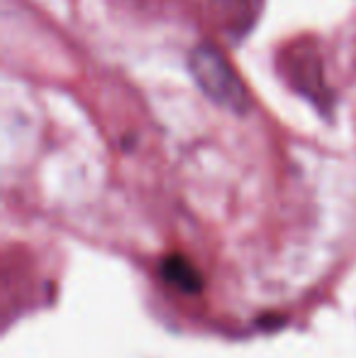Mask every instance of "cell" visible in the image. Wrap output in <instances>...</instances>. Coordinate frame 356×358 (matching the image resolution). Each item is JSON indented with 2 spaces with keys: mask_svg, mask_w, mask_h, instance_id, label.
I'll return each mask as SVG.
<instances>
[{
  "mask_svg": "<svg viewBox=\"0 0 356 358\" xmlns=\"http://www.w3.org/2000/svg\"><path fill=\"white\" fill-rule=\"evenodd\" d=\"M188 71L193 76L195 85L205 93V98H210L215 105L227 108L229 113L237 115H244L252 108L247 85L218 47L198 44L188 54Z\"/></svg>",
  "mask_w": 356,
  "mask_h": 358,
  "instance_id": "obj_1",
  "label": "cell"
}]
</instances>
